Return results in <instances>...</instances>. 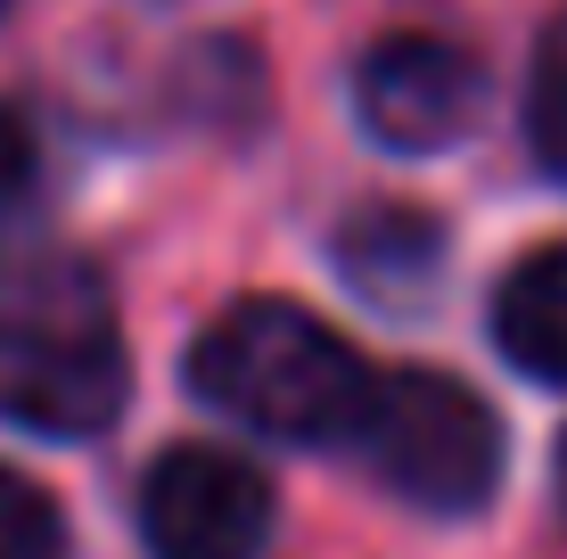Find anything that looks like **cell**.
Listing matches in <instances>:
<instances>
[{
    "mask_svg": "<svg viewBox=\"0 0 567 559\" xmlns=\"http://www.w3.org/2000/svg\"><path fill=\"white\" fill-rule=\"evenodd\" d=\"M141 535L156 559H256L271 486L223 445H173L141 486Z\"/></svg>",
    "mask_w": 567,
    "mask_h": 559,
    "instance_id": "277c9868",
    "label": "cell"
},
{
    "mask_svg": "<svg viewBox=\"0 0 567 559\" xmlns=\"http://www.w3.org/2000/svg\"><path fill=\"white\" fill-rule=\"evenodd\" d=\"M494 345L526 379H567V239L518 256L494 288Z\"/></svg>",
    "mask_w": 567,
    "mask_h": 559,
    "instance_id": "8992f818",
    "label": "cell"
},
{
    "mask_svg": "<svg viewBox=\"0 0 567 559\" xmlns=\"http://www.w3.org/2000/svg\"><path fill=\"white\" fill-rule=\"evenodd\" d=\"M338 263H346V280H354L362 297L386 304V313H412V297L444 263V230L427 215H412V206H370V215L346 222Z\"/></svg>",
    "mask_w": 567,
    "mask_h": 559,
    "instance_id": "52a82bcc",
    "label": "cell"
},
{
    "mask_svg": "<svg viewBox=\"0 0 567 559\" xmlns=\"http://www.w3.org/2000/svg\"><path fill=\"white\" fill-rule=\"evenodd\" d=\"M25 198H33V132L0 107V222H9Z\"/></svg>",
    "mask_w": 567,
    "mask_h": 559,
    "instance_id": "30bf717a",
    "label": "cell"
},
{
    "mask_svg": "<svg viewBox=\"0 0 567 559\" xmlns=\"http://www.w3.org/2000/svg\"><path fill=\"white\" fill-rule=\"evenodd\" d=\"M189 387L271 445H338V436H354L379 371L305 304L247 297L198 338Z\"/></svg>",
    "mask_w": 567,
    "mask_h": 559,
    "instance_id": "7a4b0ae2",
    "label": "cell"
},
{
    "mask_svg": "<svg viewBox=\"0 0 567 559\" xmlns=\"http://www.w3.org/2000/svg\"><path fill=\"white\" fill-rule=\"evenodd\" d=\"M354 107H362L370 141L420 157V148H444L468 132V115H477V66H468V50L436 42V33H395V42H379L362 58Z\"/></svg>",
    "mask_w": 567,
    "mask_h": 559,
    "instance_id": "5b68a950",
    "label": "cell"
},
{
    "mask_svg": "<svg viewBox=\"0 0 567 559\" xmlns=\"http://www.w3.org/2000/svg\"><path fill=\"white\" fill-rule=\"evenodd\" d=\"M526 132H535V157L567 182V17L543 33V50H535V83H526Z\"/></svg>",
    "mask_w": 567,
    "mask_h": 559,
    "instance_id": "ba28073f",
    "label": "cell"
},
{
    "mask_svg": "<svg viewBox=\"0 0 567 559\" xmlns=\"http://www.w3.org/2000/svg\"><path fill=\"white\" fill-rule=\"evenodd\" d=\"M559 503H567V445H559Z\"/></svg>",
    "mask_w": 567,
    "mask_h": 559,
    "instance_id": "8fae6325",
    "label": "cell"
},
{
    "mask_svg": "<svg viewBox=\"0 0 567 559\" xmlns=\"http://www.w3.org/2000/svg\"><path fill=\"white\" fill-rule=\"evenodd\" d=\"M354 445L420 510H477L502 477V420L453 371H379Z\"/></svg>",
    "mask_w": 567,
    "mask_h": 559,
    "instance_id": "3957f363",
    "label": "cell"
},
{
    "mask_svg": "<svg viewBox=\"0 0 567 559\" xmlns=\"http://www.w3.org/2000/svg\"><path fill=\"white\" fill-rule=\"evenodd\" d=\"M58 551H66L58 503L42 486H25L17 469H0V559H58Z\"/></svg>",
    "mask_w": 567,
    "mask_h": 559,
    "instance_id": "9c48e42d",
    "label": "cell"
},
{
    "mask_svg": "<svg viewBox=\"0 0 567 559\" xmlns=\"http://www.w3.org/2000/svg\"><path fill=\"white\" fill-rule=\"evenodd\" d=\"M124 412V330L107 280L74 256H25L0 272V420L33 436H100Z\"/></svg>",
    "mask_w": 567,
    "mask_h": 559,
    "instance_id": "6da1fadb",
    "label": "cell"
}]
</instances>
